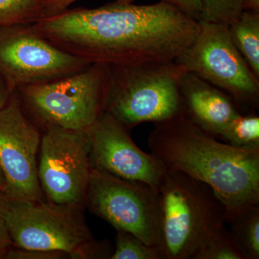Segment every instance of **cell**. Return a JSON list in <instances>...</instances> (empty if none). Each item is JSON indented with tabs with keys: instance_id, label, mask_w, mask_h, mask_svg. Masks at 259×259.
Listing matches in <instances>:
<instances>
[{
	"instance_id": "1",
	"label": "cell",
	"mask_w": 259,
	"mask_h": 259,
	"mask_svg": "<svg viewBox=\"0 0 259 259\" xmlns=\"http://www.w3.org/2000/svg\"><path fill=\"white\" fill-rule=\"evenodd\" d=\"M30 25L61 50L108 66L175 61L200 30L199 21L162 1L67 8Z\"/></svg>"
},
{
	"instance_id": "2",
	"label": "cell",
	"mask_w": 259,
	"mask_h": 259,
	"mask_svg": "<svg viewBox=\"0 0 259 259\" xmlns=\"http://www.w3.org/2000/svg\"><path fill=\"white\" fill-rule=\"evenodd\" d=\"M148 145L166 168L209 185L226 206V219L259 203V152L218 141L185 115L154 123Z\"/></svg>"
},
{
	"instance_id": "3",
	"label": "cell",
	"mask_w": 259,
	"mask_h": 259,
	"mask_svg": "<svg viewBox=\"0 0 259 259\" xmlns=\"http://www.w3.org/2000/svg\"><path fill=\"white\" fill-rule=\"evenodd\" d=\"M163 259H194L226 225V207L207 184L166 168L158 188Z\"/></svg>"
},
{
	"instance_id": "4",
	"label": "cell",
	"mask_w": 259,
	"mask_h": 259,
	"mask_svg": "<svg viewBox=\"0 0 259 259\" xmlns=\"http://www.w3.org/2000/svg\"><path fill=\"white\" fill-rule=\"evenodd\" d=\"M105 112L131 130L146 122L184 115L180 79L185 69L175 61L112 65Z\"/></svg>"
},
{
	"instance_id": "5",
	"label": "cell",
	"mask_w": 259,
	"mask_h": 259,
	"mask_svg": "<svg viewBox=\"0 0 259 259\" xmlns=\"http://www.w3.org/2000/svg\"><path fill=\"white\" fill-rule=\"evenodd\" d=\"M110 80L108 65L91 64L60 79L15 90L35 125L86 130L105 112Z\"/></svg>"
},
{
	"instance_id": "6",
	"label": "cell",
	"mask_w": 259,
	"mask_h": 259,
	"mask_svg": "<svg viewBox=\"0 0 259 259\" xmlns=\"http://www.w3.org/2000/svg\"><path fill=\"white\" fill-rule=\"evenodd\" d=\"M83 210L82 204L8 198L5 221L13 246L79 258L93 240Z\"/></svg>"
},
{
	"instance_id": "7",
	"label": "cell",
	"mask_w": 259,
	"mask_h": 259,
	"mask_svg": "<svg viewBox=\"0 0 259 259\" xmlns=\"http://www.w3.org/2000/svg\"><path fill=\"white\" fill-rule=\"evenodd\" d=\"M199 23L195 40L175 62L229 95L242 112L258 110L259 79L233 45L228 26Z\"/></svg>"
},
{
	"instance_id": "8",
	"label": "cell",
	"mask_w": 259,
	"mask_h": 259,
	"mask_svg": "<svg viewBox=\"0 0 259 259\" xmlns=\"http://www.w3.org/2000/svg\"><path fill=\"white\" fill-rule=\"evenodd\" d=\"M84 204L115 230L133 233L148 245H159V200L153 186L91 168Z\"/></svg>"
},
{
	"instance_id": "9",
	"label": "cell",
	"mask_w": 259,
	"mask_h": 259,
	"mask_svg": "<svg viewBox=\"0 0 259 259\" xmlns=\"http://www.w3.org/2000/svg\"><path fill=\"white\" fill-rule=\"evenodd\" d=\"M90 64L53 45L30 24L0 27V74L13 90L60 79Z\"/></svg>"
},
{
	"instance_id": "10",
	"label": "cell",
	"mask_w": 259,
	"mask_h": 259,
	"mask_svg": "<svg viewBox=\"0 0 259 259\" xmlns=\"http://www.w3.org/2000/svg\"><path fill=\"white\" fill-rule=\"evenodd\" d=\"M90 152L85 130L58 126L44 130L39 148L37 177L48 200L84 205L91 172Z\"/></svg>"
},
{
	"instance_id": "11",
	"label": "cell",
	"mask_w": 259,
	"mask_h": 259,
	"mask_svg": "<svg viewBox=\"0 0 259 259\" xmlns=\"http://www.w3.org/2000/svg\"><path fill=\"white\" fill-rule=\"evenodd\" d=\"M41 135L26 115L16 90L0 108V167L9 199H44L37 177Z\"/></svg>"
},
{
	"instance_id": "12",
	"label": "cell",
	"mask_w": 259,
	"mask_h": 259,
	"mask_svg": "<svg viewBox=\"0 0 259 259\" xmlns=\"http://www.w3.org/2000/svg\"><path fill=\"white\" fill-rule=\"evenodd\" d=\"M85 131L90 144L91 168L158 188L166 167L153 153L140 149L129 130L115 117L104 112Z\"/></svg>"
},
{
	"instance_id": "13",
	"label": "cell",
	"mask_w": 259,
	"mask_h": 259,
	"mask_svg": "<svg viewBox=\"0 0 259 259\" xmlns=\"http://www.w3.org/2000/svg\"><path fill=\"white\" fill-rule=\"evenodd\" d=\"M180 89L184 115L216 138L243 113L229 95L191 71L181 76Z\"/></svg>"
},
{
	"instance_id": "14",
	"label": "cell",
	"mask_w": 259,
	"mask_h": 259,
	"mask_svg": "<svg viewBox=\"0 0 259 259\" xmlns=\"http://www.w3.org/2000/svg\"><path fill=\"white\" fill-rule=\"evenodd\" d=\"M230 236L243 259L259 258V203L241 207L227 218Z\"/></svg>"
},
{
	"instance_id": "15",
	"label": "cell",
	"mask_w": 259,
	"mask_h": 259,
	"mask_svg": "<svg viewBox=\"0 0 259 259\" xmlns=\"http://www.w3.org/2000/svg\"><path fill=\"white\" fill-rule=\"evenodd\" d=\"M233 45L259 79V13L245 10L228 26Z\"/></svg>"
},
{
	"instance_id": "16",
	"label": "cell",
	"mask_w": 259,
	"mask_h": 259,
	"mask_svg": "<svg viewBox=\"0 0 259 259\" xmlns=\"http://www.w3.org/2000/svg\"><path fill=\"white\" fill-rule=\"evenodd\" d=\"M49 16V0H0V27L33 24Z\"/></svg>"
},
{
	"instance_id": "17",
	"label": "cell",
	"mask_w": 259,
	"mask_h": 259,
	"mask_svg": "<svg viewBox=\"0 0 259 259\" xmlns=\"http://www.w3.org/2000/svg\"><path fill=\"white\" fill-rule=\"evenodd\" d=\"M227 144L259 152V117L255 112H243L228 124L219 136Z\"/></svg>"
},
{
	"instance_id": "18",
	"label": "cell",
	"mask_w": 259,
	"mask_h": 259,
	"mask_svg": "<svg viewBox=\"0 0 259 259\" xmlns=\"http://www.w3.org/2000/svg\"><path fill=\"white\" fill-rule=\"evenodd\" d=\"M115 247L111 259H163L158 246L148 245L129 232L116 230Z\"/></svg>"
},
{
	"instance_id": "19",
	"label": "cell",
	"mask_w": 259,
	"mask_h": 259,
	"mask_svg": "<svg viewBox=\"0 0 259 259\" xmlns=\"http://www.w3.org/2000/svg\"><path fill=\"white\" fill-rule=\"evenodd\" d=\"M245 10V0H202L199 22L229 26Z\"/></svg>"
},
{
	"instance_id": "20",
	"label": "cell",
	"mask_w": 259,
	"mask_h": 259,
	"mask_svg": "<svg viewBox=\"0 0 259 259\" xmlns=\"http://www.w3.org/2000/svg\"><path fill=\"white\" fill-rule=\"evenodd\" d=\"M194 259H243L232 239L226 225L223 226L199 250Z\"/></svg>"
},
{
	"instance_id": "21",
	"label": "cell",
	"mask_w": 259,
	"mask_h": 259,
	"mask_svg": "<svg viewBox=\"0 0 259 259\" xmlns=\"http://www.w3.org/2000/svg\"><path fill=\"white\" fill-rule=\"evenodd\" d=\"M162 2L199 21L202 0H162Z\"/></svg>"
},
{
	"instance_id": "22",
	"label": "cell",
	"mask_w": 259,
	"mask_h": 259,
	"mask_svg": "<svg viewBox=\"0 0 259 259\" xmlns=\"http://www.w3.org/2000/svg\"><path fill=\"white\" fill-rule=\"evenodd\" d=\"M8 199L4 192H0V251L13 246L5 221V209Z\"/></svg>"
},
{
	"instance_id": "23",
	"label": "cell",
	"mask_w": 259,
	"mask_h": 259,
	"mask_svg": "<svg viewBox=\"0 0 259 259\" xmlns=\"http://www.w3.org/2000/svg\"><path fill=\"white\" fill-rule=\"evenodd\" d=\"M76 1L78 0H49V9H50L51 15L64 11ZM116 1L120 3H132L133 0H116Z\"/></svg>"
},
{
	"instance_id": "24",
	"label": "cell",
	"mask_w": 259,
	"mask_h": 259,
	"mask_svg": "<svg viewBox=\"0 0 259 259\" xmlns=\"http://www.w3.org/2000/svg\"><path fill=\"white\" fill-rule=\"evenodd\" d=\"M14 91L15 90L10 88L4 78L0 74V108L8 103L12 94Z\"/></svg>"
},
{
	"instance_id": "25",
	"label": "cell",
	"mask_w": 259,
	"mask_h": 259,
	"mask_svg": "<svg viewBox=\"0 0 259 259\" xmlns=\"http://www.w3.org/2000/svg\"><path fill=\"white\" fill-rule=\"evenodd\" d=\"M252 10V11L259 13V0H245V10Z\"/></svg>"
},
{
	"instance_id": "26",
	"label": "cell",
	"mask_w": 259,
	"mask_h": 259,
	"mask_svg": "<svg viewBox=\"0 0 259 259\" xmlns=\"http://www.w3.org/2000/svg\"><path fill=\"white\" fill-rule=\"evenodd\" d=\"M5 188V179L3 170L0 167V192H4Z\"/></svg>"
},
{
	"instance_id": "27",
	"label": "cell",
	"mask_w": 259,
	"mask_h": 259,
	"mask_svg": "<svg viewBox=\"0 0 259 259\" xmlns=\"http://www.w3.org/2000/svg\"><path fill=\"white\" fill-rule=\"evenodd\" d=\"M3 251H0V258H3Z\"/></svg>"
}]
</instances>
